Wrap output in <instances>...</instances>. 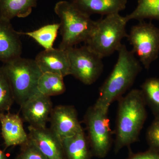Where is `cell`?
Instances as JSON below:
<instances>
[{
  "instance_id": "6da1fadb",
  "label": "cell",
  "mask_w": 159,
  "mask_h": 159,
  "mask_svg": "<svg viewBox=\"0 0 159 159\" xmlns=\"http://www.w3.org/2000/svg\"><path fill=\"white\" fill-rule=\"evenodd\" d=\"M118 52L117 62L100 87L99 97L93 105L107 112L111 103L119 100L132 86L142 69L133 52L129 51L125 45L122 44Z\"/></svg>"
},
{
  "instance_id": "7a4b0ae2",
  "label": "cell",
  "mask_w": 159,
  "mask_h": 159,
  "mask_svg": "<svg viewBox=\"0 0 159 159\" xmlns=\"http://www.w3.org/2000/svg\"><path fill=\"white\" fill-rule=\"evenodd\" d=\"M119 101L115 130L116 153L139 140L147 117L146 102L141 90H132Z\"/></svg>"
},
{
  "instance_id": "3957f363",
  "label": "cell",
  "mask_w": 159,
  "mask_h": 159,
  "mask_svg": "<svg viewBox=\"0 0 159 159\" xmlns=\"http://www.w3.org/2000/svg\"><path fill=\"white\" fill-rule=\"evenodd\" d=\"M54 11L60 19L62 39L59 48L66 50L85 43L93 29L96 21L80 11L72 2L61 1L56 3Z\"/></svg>"
},
{
  "instance_id": "277c9868",
  "label": "cell",
  "mask_w": 159,
  "mask_h": 159,
  "mask_svg": "<svg viewBox=\"0 0 159 159\" xmlns=\"http://www.w3.org/2000/svg\"><path fill=\"white\" fill-rule=\"evenodd\" d=\"M127 23L125 16L119 13L106 16L96 21L85 45L102 58L110 56L119 51L122 39L128 36Z\"/></svg>"
},
{
  "instance_id": "5b68a950",
  "label": "cell",
  "mask_w": 159,
  "mask_h": 159,
  "mask_svg": "<svg viewBox=\"0 0 159 159\" xmlns=\"http://www.w3.org/2000/svg\"><path fill=\"white\" fill-rule=\"evenodd\" d=\"M11 85L15 102L20 106L38 92V84L42 74L34 60L21 57L2 66Z\"/></svg>"
},
{
  "instance_id": "8992f818",
  "label": "cell",
  "mask_w": 159,
  "mask_h": 159,
  "mask_svg": "<svg viewBox=\"0 0 159 159\" xmlns=\"http://www.w3.org/2000/svg\"><path fill=\"white\" fill-rule=\"evenodd\" d=\"M107 114L93 106L87 111L84 120L92 154L99 158L107 155L111 144L112 131Z\"/></svg>"
},
{
  "instance_id": "52a82bcc",
  "label": "cell",
  "mask_w": 159,
  "mask_h": 159,
  "mask_svg": "<svg viewBox=\"0 0 159 159\" xmlns=\"http://www.w3.org/2000/svg\"><path fill=\"white\" fill-rule=\"evenodd\" d=\"M132 51L145 69L148 70L159 54V29L143 20L132 27L127 36Z\"/></svg>"
},
{
  "instance_id": "ba28073f",
  "label": "cell",
  "mask_w": 159,
  "mask_h": 159,
  "mask_svg": "<svg viewBox=\"0 0 159 159\" xmlns=\"http://www.w3.org/2000/svg\"><path fill=\"white\" fill-rule=\"evenodd\" d=\"M66 50L70 62V75L85 85L96 82L103 71L102 58L86 45Z\"/></svg>"
},
{
  "instance_id": "9c48e42d",
  "label": "cell",
  "mask_w": 159,
  "mask_h": 159,
  "mask_svg": "<svg viewBox=\"0 0 159 159\" xmlns=\"http://www.w3.org/2000/svg\"><path fill=\"white\" fill-rule=\"evenodd\" d=\"M49 121L50 129L61 141L83 130L77 111L72 106L60 105L53 107Z\"/></svg>"
},
{
  "instance_id": "30bf717a",
  "label": "cell",
  "mask_w": 159,
  "mask_h": 159,
  "mask_svg": "<svg viewBox=\"0 0 159 159\" xmlns=\"http://www.w3.org/2000/svg\"><path fill=\"white\" fill-rule=\"evenodd\" d=\"M23 120L29 125L38 128L47 127L53 109L51 97L39 92L34 93L20 106Z\"/></svg>"
},
{
  "instance_id": "8fae6325",
  "label": "cell",
  "mask_w": 159,
  "mask_h": 159,
  "mask_svg": "<svg viewBox=\"0 0 159 159\" xmlns=\"http://www.w3.org/2000/svg\"><path fill=\"white\" fill-rule=\"evenodd\" d=\"M29 139L48 159H66L62 141L50 129L29 125Z\"/></svg>"
},
{
  "instance_id": "7c38bea8",
  "label": "cell",
  "mask_w": 159,
  "mask_h": 159,
  "mask_svg": "<svg viewBox=\"0 0 159 159\" xmlns=\"http://www.w3.org/2000/svg\"><path fill=\"white\" fill-rule=\"evenodd\" d=\"M43 73L49 72L64 77L70 75V62L67 50L55 49L44 50L34 59Z\"/></svg>"
},
{
  "instance_id": "4fadbf2b",
  "label": "cell",
  "mask_w": 159,
  "mask_h": 159,
  "mask_svg": "<svg viewBox=\"0 0 159 159\" xmlns=\"http://www.w3.org/2000/svg\"><path fill=\"white\" fill-rule=\"evenodd\" d=\"M24 120L19 114L10 111L0 115L1 133L6 148L21 146L29 140L24 128Z\"/></svg>"
},
{
  "instance_id": "5bb4252c",
  "label": "cell",
  "mask_w": 159,
  "mask_h": 159,
  "mask_svg": "<svg viewBox=\"0 0 159 159\" xmlns=\"http://www.w3.org/2000/svg\"><path fill=\"white\" fill-rule=\"evenodd\" d=\"M20 35L10 21L0 18V61L3 64L21 57L22 46Z\"/></svg>"
},
{
  "instance_id": "9a60e30c",
  "label": "cell",
  "mask_w": 159,
  "mask_h": 159,
  "mask_svg": "<svg viewBox=\"0 0 159 159\" xmlns=\"http://www.w3.org/2000/svg\"><path fill=\"white\" fill-rule=\"evenodd\" d=\"M74 6L83 13L102 16L119 13L126 8L127 0H72Z\"/></svg>"
},
{
  "instance_id": "2e32d148",
  "label": "cell",
  "mask_w": 159,
  "mask_h": 159,
  "mask_svg": "<svg viewBox=\"0 0 159 159\" xmlns=\"http://www.w3.org/2000/svg\"><path fill=\"white\" fill-rule=\"evenodd\" d=\"M66 159H91L92 152L84 130L62 140Z\"/></svg>"
},
{
  "instance_id": "e0dca14e",
  "label": "cell",
  "mask_w": 159,
  "mask_h": 159,
  "mask_svg": "<svg viewBox=\"0 0 159 159\" xmlns=\"http://www.w3.org/2000/svg\"><path fill=\"white\" fill-rule=\"evenodd\" d=\"M37 3V0H0V18L10 21L16 17H27Z\"/></svg>"
},
{
  "instance_id": "ac0fdd59",
  "label": "cell",
  "mask_w": 159,
  "mask_h": 159,
  "mask_svg": "<svg viewBox=\"0 0 159 159\" xmlns=\"http://www.w3.org/2000/svg\"><path fill=\"white\" fill-rule=\"evenodd\" d=\"M38 91L45 96L50 97L61 95L66 87L64 77L54 73H43L38 84Z\"/></svg>"
},
{
  "instance_id": "d6986e66",
  "label": "cell",
  "mask_w": 159,
  "mask_h": 159,
  "mask_svg": "<svg viewBox=\"0 0 159 159\" xmlns=\"http://www.w3.org/2000/svg\"><path fill=\"white\" fill-rule=\"evenodd\" d=\"M60 24H53L46 25L34 31L30 32H19L20 35L29 36L43 47L45 50L53 48L54 41L57 37Z\"/></svg>"
},
{
  "instance_id": "ffe728a7",
  "label": "cell",
  "mask_w": 159,
  "mask_h": 159,
  "mask_svg": "<svg viewBox=\"0 0 159 159\" xmlns=\"http://www.w3.org/2000/svg\"><path fill=\"white\" fill-rule=\"evenodd\" d=\"M125 18L127 22L130 20L146 19L159 20V0H138L136 8Z\"/></svg>"
},
{
  "instance_id": "44dd1931",
  "label": "cell",
  "mask_w": 159,
  "mask_h": 159,
  "mask_svg": "<svg viewBox=\"0 0 159 159\" xmlns=\"http://www.w3.org/2000/svg\"><path fill=\"white\" fill-rule=\"evenodd\" d=\"M141 88L146 105L150 107L155 117L159 116V79L146 80Z\"/></svg>"
},
{
  "instance_id": "7402d4cb",
  "label": "cell",
  "mask_w": 159,
  "mask_h": 159,
  "mask_svg": "<svg viewBox=\"0 0 159 159\" xmlns=\"http://www.w3.org/2000/svg\"><path fill=\"white\" fill-rule=\"evenodd\" d=\"M14 102L9 80L2 66L0 67V115L9 111Z\"/></svg>"
},
{
  "instance_id": "603a6c76",
  "label": "cell",
  "mask_w": 159,
  "mask_h": 159,
  "mask_svg": "<svg viewBox=\"0 0 159 159\" xmlns=\"http://www.w3.org/2000/svg\"><path fill=\"white\" fill-rule=\"evenodd\" d=\"M20 146L19 153L14 159H48L29 138L27 142Z\"/></svg>"
},
{
  "instance_id": "cb8c5ba5",
  "label": "cell",
  "mask_w": 159,
  "mask_h": 159,
  "mask_svg": "<svg viewBox=\"0 0 159 159\" xmlns=\"http://www.w3.org/2000/svg\"><path fill=\"white\" fill-rule=\"evenodd\" d=\"M146 138L150 148L159 150V116L155 117L147 130Z\"/></svg>"
},
{
  "instance_id": "d4e9b609",
  "label": "cell",
  "mask_w": 159,
  "mask_h": 159,
  "mask_svg": "<svg viewBox=\"0 0 159 159\" xmlns=\"http://www.w3.org/2000/svg\"><path fill=\"white\" fill-rule=\"evenodd\" d=\"M127 159H159V150L150 148L144 152L134 154Z\"/></svg>"
},
{
  "instance_id": "484cf974",
  "label": "cell",
  "mask_w": 159,
  "mask_h": 159,
  "mask_svg": "<svg viewBox=\"0 0 159 159\" xmlns=\"http://www.w3.org/2000/svg\"><path fill=\"white\" fill-rule=\"evenodd\" d=\"M0 159H9L4 151L0 149Z\"/></svg>"
}]
</instances>
